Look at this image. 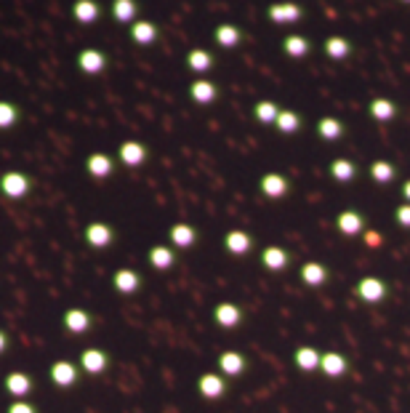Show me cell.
<instances>
[{"instance_id":"1","label":"cell","mask_w":410,"mask_h":413,"mask_svg":"<svg viewBox=\"0 0 410 413\" xmlns=\"http://www.w3.org/2000/svg\"><path fill=\"white\" fill-rule=\"evenodd\" d=\"M352 293H355V299L362 301V304L378 307V304H386V301L392 299V285H389V280H384V277L365 275L355 283V291Z\"/></svg>"},{"instance_id":"2","label":"cell","mask_w":410,"mask_h":413,"mask_svg":"<svg viewBox=\"0 0 410 413\" xmlns=\"http://www.w3.org/2000/svg\"><path fill=\"white\" fill-rule=\"evenodd\" d=\"M258 264H261L267 272H272V275H283V272H288V270H291L293 251L291 248H285V245L269 243V245H264V248H261V254H258Z\"/></svg>"},{"instance_id":"3","label":"cell","mask_w":410,"mask_h":413,"mask_svg":"<svg viewBox=\"0 0 410 413\" xmlns=\"http://www.w3.org/2000/svg\"><path fill=\"white\" fill-rule=\"evenodd\" d=\"M35 190V182L24 171H6L0 176V195L6 200H24Z\"/></svg>"},{"instance_id":"4","label":"cell","mask_w":410,"mask_h":413,"mask_svg":"<svg viewBox=\"0 0 410 413\" xmlns=\"http://www.w3.org/2000/svg\"><path fill=\"white\" fill-rule=\"evenodd\" d=\"M211 320L222 328V331H238L248 320V312L238 301H219L213 307V312H211Z\"/></svg>"},{"instance_id":"5","label":"cell","mask_w":410,"mask_h":413,"mask_svg":"<svg viewBox=\"0 0 410 413\" xmlns=\"http://www.w3.org/2000/svg\"><path fill=\"white\" fill-rule=\"evenodd\" d=\"M251 368V358L242 349H222L216 358V371L226 379H240Z\"/></svg>"},{"instance_id":"6","label":"cell","mask_w":410,"mask_h":413,"mask_svg":"<svg viewBox=\"0 0 410 413\" xmlns=\"http://www.w3.org/2000/svg\"><path fill=\"white\" fill-rule=\"evenodd\" d=\"M118 240V232H115V227L107 222H88L86 229H83V243H86L91 251H107V248H112Z\"/></svg>"},{"instance_id":"7","label":"cell","mask_w":410,"mask_h":413,"mask_svg":"<svg viewBox=\"0 0 410 413\" xmlns=\"http://www.w3.org/2000/svg\"><path fill=\"white\" fill-rule=\"evenodd\" d=\"M80 371L86 374V376H104L109 368H112V355L102 349V346H88L80 352Z\"/></svg>"},{"instance_id":"8","label":"cell","mask_w":410,"mask_h":413,"mask_svg":"<svg viewBox=\"0 0 410 413\" xmlns=\"http://www.w3.org/2000/svg\"><path fill=\"white\" fill-rule=\"evenodd\" d=\"M336 229L341 232L344 238H362L371 229V222L357 208H344L341 213L336 216Z\"/></svg>"},{"instance_id":"9","label":"cell","mask_w":410,"mask_h":413,"mask_svg":"<svg viewBox=\"0 0 410 413\" xmlns=\"http://www.w3.org/2000/svg\"><path fill=\"white\" fill-rule=\"evenodd\" d=\"M197 395L203 400H224L229 395V379L222 376L219 371H205L197 376Z\"/></svg>"},{"instance_id":"10","label":"cell","mask_w":410,"mask_h":413,"mask_svg":"<svg viewBox=\"0 0 410 413\" xmlns=\"http://www.w3.org/2000/svg\"><path fill=\"white\" fill-rule=\"evenodd\" d=\"M330 277H333V272H330V267L325 264V261H304L301 267H298V280L307 285V288H312V291H320V288H325L328 283H330Z\"/></svg>"},{"instance_id":"11","label":"cell","mask_w":410,"mask_h":413,"mask_svg":"<svg viewBox=\"0 0 410 413\" xmlns=\"http://www.w3.org/2000/svg\"><path fill=\"white\" fill-rule=\"evenodd\" d=\"M320 374L325 379L339 381L346 379L352 374V360L344 355V352H336V349H325L323 352V362H320Z\"/></svg>"},{"instance_id":"12","label":"cell","mask_w":410,"mask_h":413,"mask_svg":"<svg viewBox=\"0 0 410 413\" xmlns=\"http://www.w3.org/2000/svg\"><path fill=\"white\" fill-rule=\"evenodd\" d=\"M291 190H293V184L285 173L269 171V173H264L261 182H258V192H261L267 200H283V197L291 195Z\"/></svg>"},{"instance_id":"13","label":"cell","mask_w":410,"mask_h":413,"mask_svg":"<svg viewBox=\"0 0 410 413\" xmlns=\"http://www.w3.org/2000/svg\"><path fill=\"white\" fill-rule=\"evenodd\" d=\"M293 368L298 374H320V362H323V349L312 344H298L293 349Z\"/></svg>"},{"instance_id":"14","label":"cell","mask_w":410,"mask_h":413,"mask_svg":"<svg viewBox=\"0 0 410 413\" xmlns=\"http://www.w3.org/2000/svg\"><path fill=\"white\" fill-rule=\"evenodd\" d=\"M48 376H51L53 387H59V389H72V387H78V381H80V376H83V371H80L78 362L56 360V362H51V368H48Z\"/></svg>"},{"instance_id":"15","label":"cell","mask_w":410,"mask_h":413,"mask_svg":"<svg viewBox=\"0 0 410 413\" xmlns=\"http://www.w3.org/2000/svg\"><path fill=\"white\" fill-rule=\"evenodd\" d=\"M258 240L251 235V232H245V229H229L226 235H224V251L226 254H232V256H251L253 251H256Z\"/></svg>"},{"instance_id":"16","label":"cell","mask_w":410,"mask_h":413,"mask_svg":"<svg viewBox=\"0 0 410 413\" xmlns=\"http://www.w3.org/2000/svg\"><path fill=\"white\" fill-rule=\"evenodd\" d=\"M62 328L67 331L69 336H83L93 328V315L83 307H69L62 315Z\"/></svg>"},{"instance_id":"17","label":"cell","mask_w":410,"mask_h":413,"mask_svg":"<svg viewBox=\"0 0 410 413\" xmlns=\"http://www.w3.org/2000/svg\"><path fill=\"white\" fill-rule=\"evenodd\" d=\"M3 389L17 400H27L35 392V379L27 371H8L3 376Z\"/></svg>"},{"instance_id":"18","label":"cell","mask_w":410,"mask_h":413,"mask_svg":"<svg viewBox=\"0 0 410 413\" xmlns=\"http://www.w3.org/2000/svg\"><path fill=\"white\" fill-rule=\"evenodd\" d=\"M168 243L176 251H189V248H195L200 243V229L187 222H176L168 229Z\"/></svg>"},{"instance_id":"19","label":"cell","mask_w":410,"mask_h":413,"mask_svg":"<svg viewBox=\"0 0 410 413\" xmlns=\"http://www.w3.org/2000/svg\"><path fill=\"white\" fill-rule=\"evenodd\" d=\"M147 264L157 270V272H171L173 267L179 264V251L166 245V243H157L147 251Z\"/></svg>"},{"instance_id":"20","label":"cell","mask_w":410,"mask_h":413,"mask_svg":"<svg viewBox=\"0 0 410 413\" xmlns=\"http://www.w3.org/2000/svg\"><path fill=\"white\" fill-rule=\"evenodd\" d=\"M118 160L125 168H139L150 160V150H147V144H141L136 139H128L118 147Z\"/></svg>"},{"instance_id":"21","label":"cell","mask_w":410,"mask_h":413,"mask_svg":"<svg viewBox=\"0 0 410 413\" xmlns=\"http://www.w3.org/2000/svg\"><path fill=\"white\" fill-rule=\"evenodd\" d=\"M112 288L120 296H134V293H139L144 288V277H141V272L131 270V267H120V270H115V275H112Z\"/></svg>"},{"instance_id":"22","label":"cell","mask_w":410,"mask_h":413,"mask_svg":"<svg viewBox=\"0 0 410 413\" xmlns=\"http://www.w3.org/2000/svg\"><path fill=\"white\" fill-rule=\"evenodd\" d=\"M115 166H118V160L112 155H107V152H91V155L86 157V173L93 176L96 182L109 179V176L115 173Z\"/></svg>"},{"instance_id":"23","label":"cell","mask_w":410,"mask_h":413,"mask_svg":"<svg viewBox=\"0 0 410 413\" xmlns=\"http://www.w3.org/2000/svg\"><path fill=\"white\" fill-rule=\"evenodd\" d=\"M267 17L272 19L274 24L288 27V24H296V21L304 19V8L298 3H272L269 11H267Z\"/></svg>"},{"instance_id":"24","label":"cell","mask_w":410,"mask_h":413,"mask_svg":"<svg viewBox=\"0 0 410 413\" xmlns=\"http://www.w3.org/2000/svg\"><path fill=\"white\" fill-rule=\"evenodd\" d=\"M78 69L80 72H86V75H102L107 64H109V59H107V53L99 51V49H83V51L78 53Z\"/></svg>"},{"instance_id":"25","label":"cell","mask_w":410,"mask_h":413,"mask_svg":"<svg viewBox=\"0 0 410 413\" xmlns=\"http://www.w3.org/2000/svg\"><path fill=\"white\" fill-rule=\"evenodd\" d=\"M219 86L213 83V80H208V78H197L192 86H189V99L195 104H200V107H208V104H213L219 99Z\"/></svg>"},{"instance_id":"26","label":"cell","mask_w":410,"mask_h":413,"mask_svg":"<svg viewBox=\"0 0 410 413\" xmlns=\"http://www.w3.org/2000/svg\"><path fill=\"white\" fill-rule=\"evenodd\" d=\"M328 173H330V179L333 182H339V184H349V182H355L357 179V163L355 160H349V157H336V160H330V166H328Z\"/></svg>"},{"instance_id":"27","label":"cell","mask_w":410,"mask_h":413,"mask_svg":"<svg viewBox=\"0 0 410 413\" xmlns=\"http://www.w3.org/2000/svg\"><path fill=\"white\" fill-rule=\"evenodd\" d=\"M157 37H160V30H157L154 21L136 19V21L131 24V40H134L136 46H152Z\"/></svg>"},{"instance_id":"28","label":"cell","mask_w":410,"mask_h":413,"mask_svg":"<svg viewBox=\"0 0 410 413\" xmlns=\"http://www.w3.org/2000/svg\"><path fill=\"white\" fill-rule=\"evenodd\" d=\"M314 128H317V137L323 139V141H339V139L346 137V125L339 118H330V115L320 118Z\"/></svg>"},{"instance_id":"29","label":"cell","mask_w":410,"mask_h":413,"mask_svg":"<svg viewBox=\"0 0 410 413\" xmlns=\"http://www.w3.org/2000/svg\"><path fill=\"white\" fill-rule=\"evenodd\" d=\"M368 115L378 123H389L397 118V104L392 99H386V96H376V99H371V104H368Z\"/></svg>"},{"instance_id":"30","label":"cell","mask_w":410,"mask_h":413,"mask_svg":"<svg viewBox=\"0 0 410 413\" xmlns=\"http://www.w3.org/2000/svg\"><path fill=\"white\" fill-rule=\"evenodd\" d=\"M213 64H216V59H213V53L205 51V49H192V51L187 53V67L195 72V75H208L211 69H213Z\"/></svg>"},{"instance_id":"31","label":"cell","mask_w":410,"mask_h":413,"mask_svg":"<svg viewBox=\"0 0 410 413\" xmlns=\"http://www.w3.org/2000/svg\"><path fill=\"white\" fill-rule=\"evenodd\" d=\"M301 125H304V118H301L296 109H283V112H280V118H277V123H274L277 134H283V137H293V134H298V131H301Z\"/></svg>"},{"instance_id":"32","label":"cell","mask_w":410,"mask_h":413,"mask_svg":"<svg viewBox=\"0 0 410 413\" xmlns=\"http://www.w3.org/2000/svg\"><path fill=\"white\" fill-rule=\"evenodd\" d=\"M280 112H283V107L277 102H272V99H261V102L253 104V118L261 125H274L277 118H280Z\"/></svg>"},{"instance_id":"33","label":"cell","mask_w":410,"mask_h":413,"mask_svg":"<svg viewBox=\"0 0 410 413\" xmlns=\"http://www.w3.org/2000/svg\"><path fill=\"white\" fill-rule=\"evenodd\" d=\"M72 17L78 24H93L96 19L102 17V8L93 3V0H75L72 6Z\"/></svg>"},{"instance_id":"34","label":"cell","mask_w":410,"mask_h":413,"mask_svg":"<svg viewBox=\"0 0 410 413\" xmlns=\"http://www.w3.org/2000/svg\"><path fill=\"white\" fill-rule=\"evenodd\" d=\"M213 40L222 46V49H238L242 43V30L238 24H219L216 33H213Z\"/></svg>"},{"instance_id":"35","label":"cell","mask_w":410,"mask_h":413,"mask_svg":"<svg viewBox=\"0 0 410 413\" xmlns=\"http://www.w3.org/2000/svg\"><path fill=\"white\" fill-rule=\"evenodd\" d=\"M323 51L328 59H333V62H341V59H346L349 53H352V43L346 40V37H341V35H330L328 40H325Z\"/></svg>"},{"instance_id":"36","label":"cell","mask_w":410,"mask_h":413,"mask_svg":"<svg viewBox=\"0 0 410 413\" xmlns=\"http://www.w3.org/2000/svg\"><path fill=\"white\" fill-rule=\"evenodd\" d=\"M368 173H371V179L376 184H392L394 179H397V166L389 163V160H373Z\"/></svg>"},{"instance_id":"37","label":"cell","mask_w":410,"mask_h":413,"mask_svg":"<svg viewBox=\"0 0 410 413\" xmlns=\"http://www.w3.org/2000/svg\"><path fill=\"white\" fill-rule=\"evenodd\" d=\"M309 40L304 37V35H296V33H291V35H285L283 37V51L288 53L291 59H304L309 53Z\"/></svg>"},{"instance_id":"38","label":"cell","mask_w":410,"mask_h":413,"mask_svg":"<svg viewBox=\"0 0 410 413\" xmlns=\"http://www.w3.org/2000/svg\"><path fill=\"white\" fill-rule=\"evenodd\" d=\"M139 14L136 0H112V17L120 24H134Z\"/></svg>"},{"instance_id":"39","label":"cell","mask_w":410,"mask_h":413,"mask_svg":"<svg viewBox=\"0 0 410 413\" xmlns=\"http://www.w3.org/2000/svg\"><path fill=\"white\" fill-rule=\"evenodd\" d=\"M21 121V109L14 102H0V131H8Z\"/></svg>"},{"instance_id":"40","label":"cell","mask_w":410,"mask_h":413,"mask_svg":"<svg viewBox=\"0 0 410 413\" xmlns=\"http://www.w3.org/2000/svg\"><path fill=\"white\" fill-rule=\"evenodd\" d=\"M394 224L400 229H410V203H400L394 208Z\"/></svg>"},{"instance_id":"41","label":"cell","mask_w":410,"mask_h":413,"mask_svg":"<svg viewBox=\"0 0 410 413\" xmlns=\"http://www.w3.org/2000/svg\"><path fill=\"white\" fill-rule=\"evenodd\" d=\"M6 413H40V408H37L35 403H30V400H14V403L6 408Z\"/></svg>"},{"instance_id":"42","label":"cell","mask_w":410,"mask_h":413,"mask_svg":"<svg viewBox=\"0 0 410 413\" xmlns=\"http://www.w3.org/2000/svg\"><path fill=\"white\" fill-rule=\"evenodd\" d=\"M362 243H365V245H371V248H378V245H381V235L368 229V232L362 235Z\"/></svg>"},{"instance_id":"43","label":"cell","mask_w":410,"mask_h":413,"mask_svg":"<svg viewBox=\"0 0 410 413\" xmlns=\"http://www.w3.org/2000/svg\"><path fill=\"white\" fill-rule=\"evenodd\" d=\"M8 344H11V336H8V331H6V328H0V355L8 349Z\"/></svg>"},{"instance_id":"44","label":"cell","mask_w":410,"mask_h":413,"mask_svg":"<svg viewBox=\"0 0 410 413\" xmlns=\"http://www.w3.org/2000/svg\"><path fill=\"white\" fill-rule=\"evenodd\" d=\"M400 195H402V200H405V203H410V179H405V182H402Z\"/></svg>"},{"instance_id":"45","label":"cell","mask_w":410,"mask_h":413,"mask_svg":"<svg viewBox=\"0 0 410 413\" xmlns=\"http://www.w3.org/2000/svg\"><path fill=\"white\" fill-rule=\"evenodd\" d=\"M405 3H410V0H405Z\"/></svg>"}]
</instances>
